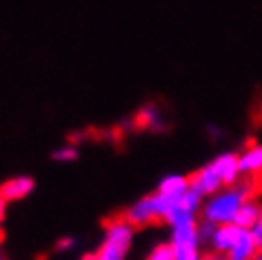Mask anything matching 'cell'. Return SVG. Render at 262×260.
I'll use <instances>...</instances> for the list:
<instances>
[{
    "mask_svg": "<svg viewBox=\"0 0 262 260\" xmlns=\"http://www.w3.org/2000/svg\"><path fill=\"white\" fill-rule=\"evenodd\" d=\"M167 225H169V231H171L169 243L173 245L178 260H200L202 233H200L198 213L173 207L167 218Z\"/></svg>",
    "mask_w": 262,
    "mask_h": 260,
    "instance_id": "6da1fadb",
    "label": "cell"
},
{
    "mask_svg": "<svg viewBox=\"0 0 262 260\" xmlns=\"http://www.w3.org/2000/svg\"><path fill=\"white\" fill-rule=\"evenodd\" d=\"M134 233L136 227L124 218V213L109 218L104 223L102 243L98 245L91 260H127L131 245H134Z\"/></svg>",
    "mask_w": 262,
    "mask_h": 260,
    "instance_id": "7a4b0ae2",
    "label": "cell"
},
{
    "mask_svg": "<svg viewBox=\"0 0 262 260\" xmlns=\"http://www.w3.org/2000/svg\"><path fill=\"white\" fill-rule=\"evenodd\" d=\"M245 203H247V193L238 180L235 185L225 187V189H220L218 193H213V196L202 200L200 216L205 223L227 225V223H233L235 213H238V209Z\"/></svg>",
    "mask_w": 262,
    "mask_h": 260,
    "instance_id": "3957f363",
    "label": "cell"
},
{
    "mask_svg": "<svg viewBox=\"0 0 262 260\" xmlns=\"http://www.w3.org/2000/svg\"><path fill=\"white\" fill-rule=\"evenodd\" d=\"M171 209H173V205L156 191V193H149V196H142L140 200H136V203L124 211V218L134 227H149V225L160 223V220L167 223Z\"/></svg>",
    "mask_w": 262,
    "mask_h": 260,
    "instance_id": "277c9868",
    "label": "cell"
},
{
    "mask_svg": "<svg viewBox=\"0 0 262 260\" xmlns=\"http://www.w3.org/2000/svg\"><path fill=\"white\" fill-rule=\"evenodd\" d=\"M189 183H191V189H195L202 198H209L213 193H218L220 189H225V178H222L220 169L215 167V162L211 160L209 165L200 167L198 171H193V176H189Z\"/></svg>",
    "mask_w": 262,
    "mask_h": 260,
    "instance_id": "5b68a950",
    "label": "cell"
},
{
    "mask_svg": "<svg viewBox=\"0 0 262 260\" xmlns=\"http://www.w3.org/2000/svg\"><path fill=\"white\" fill-rule=\"evenodd\" d=\"M260 245L258 240H255L253 231L251 229H242L238 240L233 243V247L227 251L229 260H255L260 256Z\"/></svg>",
    "mask_w": 262,
    "mask_h": 260,
    "instance_id": "8992f818",
    "label": "cell"
},
{
    "mask_svg": "<svg viewBox=\"0 0 262 260\" xmlns=\"http://www.w3.org/2000/svg\"><path fill=\"white\" fill-rule=\"evenodd\" d=\"M31 191H34V178H29V176H14L0 185V198H3L5 203L23 200V198H27Z\"/></svg>",
    "mask_w": 262,
    "mask_h": 260,
    "instance_id": "52a82bcc",
    "label": "cell"
},
{
    "mask_svg": "<svg viewBox=\"0 0 262 260\" xmlns=\"http://www.w3.org/2000/svg\"><path fill=\"white\" fill-rule=\"evenodd\" d=\"M189 189H191V183H189V178L178 176V174H169V176H165L158 183V189H156V191H158L165 200H169L171 205H176Z\"/></svg>",
    "mask_w": 262,
    "mask_h": 260,
    "instance_id": "ba28073f",
    "label": "cell"
},
{
    "mask_svg": "<svg viewBox=\"0 0 262 260\" xmlns=\"http://www.w3.org/2000/svg\"><path fill=\"white\" fill-rule=\"evenodd\" d=\"M240 162V174L242 176H253V174H262V145L258 142H249L238 154Z\"/></svg>",
    "mask_w": 262,
    "mask_h": 260,
    "instance_id": "9c48e42d",
    "label": "cell"
},
{
    "mask_svg": "<svg viewBox=\"0 0 262 260\" xmlns=\"http://www.w3.org/2000/svg\"><path fill=\"white\" fill-rule=\"evenodd\" d=\"M260 213H262V207L258 205V200H247V203L238 209V213H235L233 225L242 227V229H253L255 223H258V218H260Z\"/></svg>",
    "mask_w": 262,
    "mask_h": 260,
    "instance_id": "30bf717a",
    "label": "cell"
},
{
    "mask_svg": "<svg viewBox=\"0 0 262 260\" xmlns=\"http://www.w3.org/2000/svg\"><path fill=\"white\" fill-rule=\"evenodd\" d=\"M136 122H138V127H145V129H162V116H160V109L156 105H145L136 116Z\"/></svg>",
    "mask_w": 262,
    "mask_h": 260,
    "instance_id": "8fae6325",
    "label": "cell"
},
{
    "mask_svg": "<svg viewBox=\"0 0 262 260\" xmlns=\"http://www.w3.org/2000/svg\"><path fill=\"white\" fill-rule=\"evenodd\" d=\"M145 260H178V256H176V249L171 243H158L149 249Z\"/></svg>",
    "mask_w": 262,
    "mask_h": 260,
    "instance_id": "7c38bea8",
    "label": "cell"
},
{
    "mask_svg": "<svg viewBox=\"0 0 262 260\" xmlns=\"http://www.w3.org/2000/svg\"><path fill=\"white\" fill-rule=\"evenodd\" d=\"M51 158L58 160V162H71V160H76L78 158V149L74 145H62V147H58L54 154H51Z\"/></svg>",
    "mask_w": 262,
    "mask_h": 260,
    "instance_id": "4fadbf2b",
    "label": "cell"
},
{
    "mask_svg": "<svg viewBox=\"0 0 262 260\" xmlns=\"http://www.w3.org/2000/svg\"><path fill=\"white\" fill-rule=\"evenodd\" d=\"M200 260H229L227 253H220V251H207V253H202Z\"/></svg>",
    "mask_w": 262,
    "mask_h": 260,
    "instance_id": "5bb4252c",
    "label": "cell"
},
{
    "mask_svg": "<svg viewBox=\"0 0 262 260\" xmlns=\"http://www.w3.org/2000/svg\"><path fill=\"white\" fill-rule=\"evenodd\" d=\"M251 231H253V236H255V240H258V245H260V251H262V213H260L258 223H255V227Z\"/></svg>",
    "mask_w": 262,
    "mask_h": 260,
    "instance_id": "9a60e30c",
    "label": "cell"
},
{
    "mask_svg": "<svg viewBox=\"0 0 262 260\" xmlns=\"http://www.w3.org/2000/svg\"><path fill=\"white\" fill-rule=\"evenodd\" d=\"M71 247H74V240H67V238H64V240H60V245H58V249H71Z\"/></svg>",
    "mask_w": 262,
    "mask_h": 260,
    "instance_id": "2e32d148",
    "label": "cell"
},
{
    "mask_svg": "<svg viewBox=\"0 0 262 260\" xmlns=\"http://www.w3.org/2000/svg\"><path fill=\"white\" fill-rule=\"evenodd\" d=\"M5 207H7V203L0 198V229H3V223H5Z\"/></svg>",
    "mask_w": 262,
    "mask_h": 260,
    "instance_id": "e0dca14e",
    "label": "cell"
},
{
    "mask_svg": "<svg viewBox=\"0 0 262 260\" xmlns=\"http://www.w3.org/2000/svg\"><path fill=\"white\" fill-rule=\"evenodd\" d=\"M255 260H262V253H260V256H258V258H255Z\"/></svg>",
    "mask_w": 262,
    "mask_h": 260,
    "instance_id": "ac0fdd59",
    "label": "cell"
},
{
    "mask_svg": "<svg viewBox=\"0 0 262 260\" xmlns=\"http://www.w3.org/2000/svg\"><path fill=\"white\" fill-rule=\"evenodd\" d=\"M0 260H5V258H0Z\"/></svg>",
    "mask_w": 262,
    "mask_h": 260,
    "instance_id": "d6986e66",
    "label": "cell"
},
{
    "mask_svg": "<svg viewBox=\"0 0 262 260\" xmlns=\"http://www.w3.org/2000/svg\"><path fill=\"white\" fill-rule=\"evenodd\" d=\"M89 260H91V258H89Z\"/></svg>",
    "mask_w": 262,
    "mask_h": 260,
    "instance_id": "ffe728a7",
    "label": "cell"
}]
</instances>
